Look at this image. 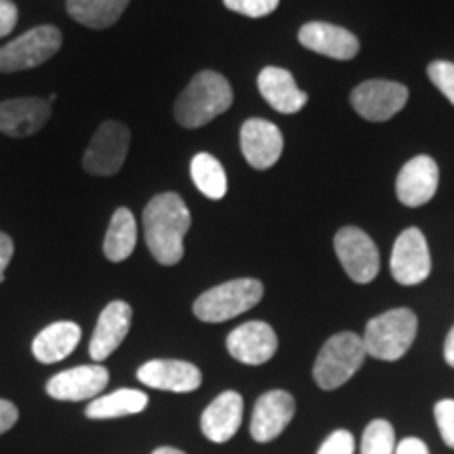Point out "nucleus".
<instances>
[{"mask_svg": "<svg viewBox=\"0 0 454 454\" xmlns=\"http://www.w3.org/2000/svg\"><path fill=\"white\" fill-rule=\"evenodd\" d=\"M82 331L76 322H55L36 334L32 354L43 364H55V362L66 360L76 349Z\"/></svg>", "mask_w": 454, "mask_h": 454, "instance_id": "4be33fe9", "label": "nucleus"}, {"mask_svg": "<svg viewBox=\"0 0 454 454\" xmlns=\"http://www.w3.org/2000/svg\"><path fill=\"white\" fill-rule=\"evenodd\" d=\"M394 454H429V448L423 440L419 438H406L395 446Z\"/></svg>", "mask_w": 454, "mask_h": 454, "instance_id": "f704fd0d", "label": "nucleus"}, {"mask_svg": "<svg viewBox=\"0 0 454 454\" xmlns=\"http://www.w3.org/2000/svg\"><path fill=\"white\" fill-rule=\"evenodd\" d=\"M240 147L247 162L253 168H271L282 156L284 139L280 129L263 118H251L240 129Z\"/></svg>", "mask_w": 454, "mask_h": 454, "instance_id": "4468645a", "label": "nucleus"}, {"mask_svg": "<svg viewBox=\"0 0 454 454\" xmlns=\"http://www.w3.org/2000/svg\"><path fill=\"white\" fill-rule=\"evenodd\" d=\"M294 411V397L284 389H271L263 394L257 400L251 419V435L259 444H268V442L276 440L288 423L293 421Z\"/></svg>", "mask_w": 454, "mask_h": 454, "instance_id": "f8f14e48", "label": "nucleus"}, {"mask_svg": "<svg viewBox=\"0 0 454 454\" xmlns=\"http://www.w3.org/2000/svg\"><path fill=\"white\" fill-rule=\"evenodd\" d=\"M356 452V440L348 429L333 431L328 438L322 442L316 454H354Z\"/></svg>", "mask_w": 454, "mask_h": 454, "instance_id": "7c9ffc66", "label": "nucleus"}, {"mask_svg": "<svg viewBox=\"0 0 454 454\" xmlns=\"http://www.w3.org/2000/svg\"><path fill=\"white\" fill-rule=\"evenodd\" d=\"M261 297H263V284L254 278H238L202 293L194 301V314L198 320L217 325L253 309Z\"/></svg>", "mask_w": 454, "mask_h": 454, "instance_id": "39448f33", "label": "nucleus"}, {"mask_svg": "<svg viewBox=\"0 0 454 454\" xmlns=\"http://www.w3.org/2000/svg\"><path fill=\"white\" fill-rule=\"evenodd\" d=\"M435 423H438L440 435L444 444L454 450V400H440L434 406Z\"/></svg>", "mask_w": 454, "mask_h": 454, "instance_id": "c756f323", "label": "nucleus"}, {"mask_svg": "<svg viewBox=\"0 0 454 454\" xmlns=\"http://www.w3.org/2000/svg\"><path fill=\"white\" fill-rule=\"evenodd\" d=\"M351 106L364 121L385 122L408 101V89L394 81H366L351 93Z\"/></svg>", "mask_w": 454, "mask_h": 454, "instance_id": "9d476101", "label": "nucleus"}, {"mask_svg": "<svg viewBox=\"0 0 454 454\" xmlns=\"http://www.w3.org/2000/svg\"><path fill=\"white\" fill-rule=\"evenodd\" d=\"M51 118L49 101L38 98L9 99L0 104V133L9 137L36 135Z\"/></svg>", "mask_w": 454, "mask_h": 454, "instance_id": "6ab92c4d", "label": "nucleus"}, {"mask_svg": "<svg viewBox=\"0 0 454 454\" xmlns=\"http://www.w3.org/2000/svg\"><path fill=\"white\" fill-rule=\"evenodd\" d=\"M444 360L448 366L454 368V326L450 328V333H448V337L444 340Z\"/></svg>", "mask_w": 454, "mask_h": 454, "instance_id": "c9c22d12", "label": "nucleus"}, {"mask_svg": "<svg viewBox=\"0 0 454 454\" xmlns=\"http://www.w3.org/2000/svg\"><path fill=\"white\" fill-rule=\"evenodd\" d=\"M17 20H20V11H17L15 3L0 0V38L15 30Z\"/></svg>", "mask_w": 454, "mask_h": 454, "instance_id": "2f4dec72", "label": "nucleus"}, {"mask_svg": "<svg viewBox=\"0 0 454 454\" xmlns=\"http://www.w3.org/2000/svg\"><path fill=\"white\" fill-rule=\"evenodd\" d=\"M17 419H20V411H17V406L13 402L3 400V397H0V435L13 427Z\"/></svg>", "mask_w": 454, "mask_h": 454, "instance_id": "473e14b6", "label": "nucleus"}, {"mask_svg": "<svg viewBox=\"0 0 454 454\" xmlns=\"http://www.w3.org/2000/svg\"><path fill=\"white\" fill-rule=\"evenodd\" d=\"M299 43L314 53L333 57L339 61L354 59L360 51V43L354 34L345 27L325 24V21H309L301 27Z\"/></svg>", "mask_w": 454, "mask_h": 454, "instance_id": "a211bd4d", "label": "nucleus"}, {"mask_svg": "<svg viewBox=\"0 0 454 454\" xmlns=\"http://www.w3.org/2000/svg\"><path fill=\"white\" fill-rule=\"evenodd\" d=\"M227 351L242 364L261 366L276 356L278 337L274 328L265 325V322H247V325L238 326L230 333Z\"/></svg>", "mask_w": 454, "mask_h": 454, "instance_id": "ddd939ff", "label": "nucleus"}, {"mask_svg": "<svg viewBox=\"0 0 454 454\" xmlns=\"http://www.w3.org/2000/svg\"><path fill=\"white\" fill-rule=\"evenodd\" d=\"M147 395L139 389H118L87 406L89 419H118L145 411Z\"/></svg>", "mask_w": 454, "mask_h": 454, "instance_id": "393cba45", "label": "nucleus"}, {"mask_svg": "<svg viewBox=\"0 0 454 454\" xmlns=\"http://www.w3.org/2000/svg\"><path fill=\"white\" fill-rule=\"evenodd\" d=\"M129 3L130 0H67V13L90 30H106L121 20Z\"/></svg>", "mask_w": 454, "mask_h": 454, "instance_id": "5701e85b", "label": "nucleus"}, {"mask_svg": "<svg viewBox=\"0 0 454 454\" xmlns=\"http://www.w3.org/2000/svg\"><path fill=\"white\" fill-rule=\"evenodd\" d=\"M61 32L55 26H36L0 49V72H21L43 66L61 49Z\"/></svg>", "mask_w": 454, "mask_h": 454, "instance_id": "423d86ee", "label": "nucleus"}, {"mask_svg": "<svg viewBox=\"0 0 454 454\" xmlns=\"http://www.w3.org/2000/svg\"><path fill=\"white\" fill-rule=\"evenodd\" d=\"M190 173L194 185L211 200H221L227 194V175L215 156L207 152L196 154L190 164Z\"/></svg>", "mask_w": 454, "mask_h": 454, "instance_id": "a878e982", "label": "nucleus"}, {"mask_svg": "<svg viewBox=\"0 0 454 454\" xmlns=\"http://www.w3.org/2000/svg\"><path fill=\"white\" fill-rule=\"evenodd\" d=\"M364 340L356 333H339L331 337L320 349L314 364V379L317 387L333 391L343 387L366 360Z\"/></svg>", "mask_w": 454, "mask_h": 454, "instance_id": "20e7f679", "label": "nucleus"}, {"mask_svg": "<svg viewBox=\"0 0 454 454\" xmlns=\"http://www.w3.org/2000/svg\"><path fill=\"white\" fill-rule=\"evenodd\" d=\"M429 81L438 87L454 106V64L452 61H431L427 66Z\"/></svg>", "mask_w": 454, "mask_h": 454, "instance_id": "cd10ccee", "label": "nucleus"}, {"mask_svg": "<svg viewBox=\"0 0 454 454\" xmlns=\"http://www.w3.org/2000/svg\"><path fill=\"white\" fill-rule=\"evenodd\" d=\"M130 130L122 122L107 121L95 130L82 158V167L95 177H110L122 168L129 154Z\"/></svg>", "mask_w": 454, "mask_h": 454, "instance_id": "0eeeda50", "label": "nucleus"}, {"mask_svg": "<svg viewBox=\"0 0 454 454\" xmlns=\"http://www.w3.org/2000/svg\"><path fill=\"white\" fill-rule=\"evenodd\" d=\"M137 379L154 389L187 394L202 385L200 368L184 360H152L137 371Z\"/></svg>", "mask_w": 454, "mask_h": 454, "instance_id": "f3484780", "label": "nucleus"}, {"mask_svg": "<svg viewBox=\"0 0 454 454\" xmlns=\"http://www.w3.org/2000/svg\"><path fill=\"white\" fill-rule=\"evenodd\" d=\"M244 412L242 395L238 391H223V394L215 397L207 411L200 417L202 434L211 442L223 444V442L231 440L236 431L240 429Z\"/></svg>", "mask_w": 454, "mask_h": 454, "instance_id": "aec40b11", "label": "nucleus"}, {"mask_svg": "<svg viewBox=\"0 0 454 454\" xmlns=\"http://www.w3.org/2000/svg\"><path fill=\"white\" fill-rule=\"evenodd\" d=\"M15 253V244L11 240L9 234L0 231V282L4 280V270L9 268L11 259H13Z\"/></svg>", "mask_w": 454, "mask_h": 454, "instance_id": "72a5a7b5", "label": "nucleus"}, {"mask_svg": "<svg viewBox=\"0 0 454 454\" xmlns=\"http://www.w3.org/2000/svg\"><path fill=\"white\" fill-rule=\"evenodd\" d=\"M391 276L397 284L414 286L431 274V254L427 240L419 227H408L397 236L391 251Z\"/></svg>", "mask_w": 454, "mask_h": 454, "instance_id": "1a4fd4ad", "label": "nucleus"}, {"mask_svg": "<svg viewBox=\"0 0 454 454\" xmlns=\"http://www.w3.org/2000/svg\"><path fill=\"white\" fill-rule=\"evenodd\" d=\"M190 225L192 215L179 194L167 192L152 198L144 211V234L152 257L160 265H177L184 259Z\"/></svg>", "mask_w": 454, "mask_h": 454, "instance_id": "f257e3e1", "label": "nucleus"}, {"mask_svg": "<svg viewBox=\"0 0 454 454\" xmlns=\"http://www.w3.org/2000/svg\"><path fill=\"white\" fill-rule=\"evenodd\" d=\"M395 446L394 425L385 419H374L362 434L360 454H394Z\"/></svg>", "mask_w": 454, "mask_h": 454, "instance_id": "bb28decb", "label": "nucleus"}, {"mask_svg": "<svg viewBox=\"0 0 454 454\" xmlns=\"http://www.w3.org/2000/svg\"><path fill=\"white\" fill-rule=\"evenodd\" d=\"M440 184L438 162L431 156H414L402 167L395 181V194L404 207L417 208L435 196Z\"/></svg>", "mask_w": 454, "mask_h": 454, "instance_id": "9b49d317", "label": "nucleus"}, {"mask_svg": "<svg viewBox=\"0 0 454 454\" xmlns=\"http://www.w3.org/2000/svg\"><path fill=\"white\" fill-rule=\"evenodd\" d=\"M417 331V314L408 308H397L372 317L366 325L362 340H364L368 356L377 357V360L395 362L412 348Z\"/></svg>", "mask_w": 454, "mask_h": 454, "instance_id": "7ed1b4c3", "label": "nucleus"}, {"mask_svg": "<svg viewBox=\"0 0 454 454\" xmlns=\"http://www.w3.org/2000/svg\"><path fill=\"white\" fill-rule=\"evenodd\" d=\"M130 322H133V308L129 303H124V301H112L110 305H106L89 345V356L98 364L121 348L124 337L130 331Z\"/></svg>", "mask_w": 454, "mask_h": 454, "instance_id": "dca6fc26", "label": "nucleus"}, {"mask_svg": "<svg viewBox=\"0 0 454 454\" xmlns=\"http://www.w3.org/2000/svg\"><path fill=\"white\" fill-rule=\"evenodd\" d=\"M135 244H137V221H135L133 213L129 208H116V213L112 215L110 227L106 231V257L112 263H121V261L129 259L133 254Z\"/></svg>", "mask_w": 454, "mask_h": 454, "instance_id": "b1692460", "label": "nucleus"}, {"mask_svg": "<svg viewBox=\"0 0 454 454\" xmlns=\"http://www.w3.org/2000/svg\"><path fill=\"white\" fill-rule=\"evenodd\" d=\"M223 4L234 13L247 17H265L274 13L280 0H223Z\"/></svg>", "mask_w": 454, "mask_h": 454, "instance_id": "c85d7f7f", "label": "nucleus"}, {"mask_svg": "<svg viewBox=\"0 0 454 454\" xmlns=\"http://www.w3.org/2000/svg\"><path fill=\"white\" fill-rule=\"evenodd\" d=\"M234 104V90L217 72L204 70L179 95L175 104V118L181 127L198 129L208 124Z\"/></svg>", "mask_w": 454, "mask_h": 454, "instance_id": "f03ea898", "label": "nucleus"}, {"mask_svg": "<svg viewBox=\"0 0 454 454\" xmlns=\"http://www.w3.org/2000/svg\"><path fill=\"white\" fill-rule=\"evenodd\" d=\"M110 381V372L101 364L76 366L55 374L47 383V394L61 402H82L98 397Z\"/></svg>", "mask_w": 454, "mask_h": 454, "instance_id": "2eb2a0df", "label": "nucleus"}, {"mask_svg": "<svg viewBox=\"0 0 454 454\" xmlns=\"http://www.w3.org/2000/svg\"><path fill=\"white\" fill-rule=\"evenodd\" d=\"M152 454H185V452H181V450H177V448H170V446H162V448H156L154 452Z\"/></svg>", "mask_w": 454, "mask_h": 454, "instance_id": "e433bc0d", "label": "nucleus"}, {"mask_svg": "<svg viewBox=\"0 0 454 454\" xmlns=\"http://www.w3.org/2000/svg\"><path fill=\"white\" fill-rule=\"evenodd\" d=\"M259 93L280 114H297L308 104V93H303L294 82L293 74L284 67H263L257 78Z\"/></svg>", "mask_w": 454, "mask_h": 454, "instance_id": "412c9836", "label": "nucleus"}, {"mask_svg": "<svg viewBox=\"0 0 454 454\" xmlns=\"http://www.w3.org/2000/svg\"><path fill=\"white\" fill-rule=\"evenodd\" d=\"M334 253L343 265L345 274L357 284L372 282L381 268L377 244L360 227H343L334 236Z\"/></svg>", "mask_w": 454, "mask_h": 454, "instance_id": "6e6552de", "label": "nucleus"}]
</instances>
